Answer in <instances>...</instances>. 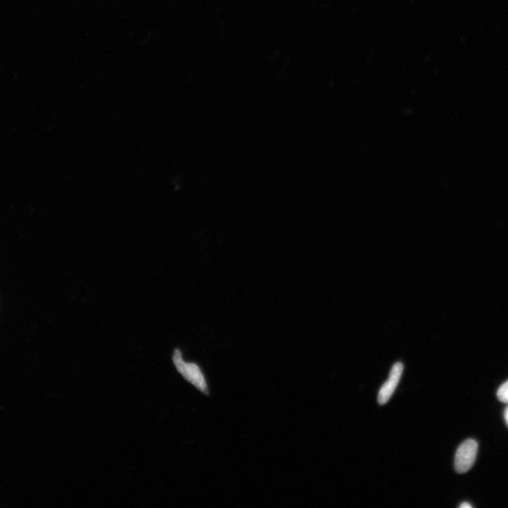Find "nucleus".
I'll return each instance as SVG.
<instances>
[{
	"label": "nucleus",
	"instance_id": "423d86ee",
	"mask_svg": "<svg viewBox=\"0 0 508 508\" xmlns=\"http://www.w3.org/2000/svg\"><path fill=\"white\" fill-rule=\"evenodd\" d=\"M504 417H505L506 421L508 424V407L506 409V410L504 412Z\"/></svg>",
	"mask_w": 508,
	"mask_h": 508
},
{
	"label": "nucleus",
	"instance_id": "20e7f679",
	"mask_svg": "<svg viewBox=\"0 0 508 508\" xmlns=\"http://www.w3.org/2000/svg\"><path fill=\"white\" fill-rule=\"evenodd\" d=\"M497 395L501 402L508 404V381L500 386Z\"/></svg>",
	"mask_w": 508,
	"mask_h": 508
},
{
	"label": "nucleus",
	"instance_id": "7ed1b4c3",
	"mask_svg": "<svg viewBox=\"0 0 508 508\" xmlns=\"http://www.w3.org/2000/svg\"><path fill=\"white\" fill-rule=\"evenodd\" d=\"M403 364L398 362L391 369L388 381L381 387L379 395L378 402L381 405L386 404L394 393L403 372Z\"/></svg>",
	"mask_w": 508,
	"mask_h": 508
},
{
	"label": "nucleus",
	"instance_id": "39448f33",
	"mask_svg": "<svg viewBox=\"0 0 508 508\" xmlns=\"http://www.w3.org/2000/svg\"><path fill=\"white\" fill-rule=\"evenodd\" d=\"M461 508H471V505L467 502H464L460 505Z\"/></svg>",
	"mask_w": 508,
	"mask_h": 508
},
{
	"label": "nucleus",
	"instance_id": "f03ea898",
	"mask_svg": "<svg viewBox=\"0 0 508 508\" xmlns=\"http://www.w3.org/2000/svg\"><path fill=\"white\" fill-rule=\"evenodd\" d=\"M477 451L478 444L476 440L469 439L462 443L455 455V471L459 474L468 471L475 462Z\"/></svg>",
	"mask_w": 508,
	"mask_h": 508
},
{
	"label": "nucleus",
	"instance_id": "f257e3e1",
	"mask_svg": "<svg viewBox=\"0 0 508 508\" xmlns=\"http://www.w3.org/2000/svg\"><path fill=\"white\" fill-rule=\"evenodd\" d=\"M173 363L178 372L201 392L208 395V388L205 377L198 365L184 361L181 352L175 350Z\"/></svg>",
	"mask_w": 508,
	"mask_h": 508
}]
</instances>
